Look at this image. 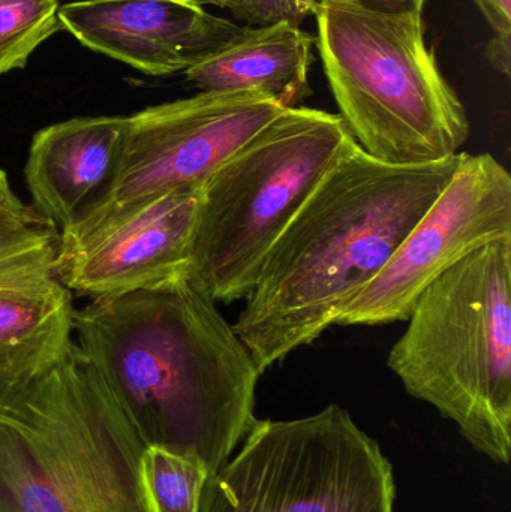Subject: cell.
<instances>
[{
  "instance_id": "obj_10",
  "label": "cell",
  "mask_w": 511,
  "mask_h": 512,
  "mask_svg": "<svg viewBox=\"0 0 511 512\" xmlns=\"http://www.w3.org/2000/svg\"><path fill=\"white\" fill-rule=\"evenodd\" d=\"M59 249L57 225L24 203L0 170V381L41 372L74 340Z\"/></svg>"
},
{
  "instance_id": "obj_14",
  "label": "cell",
  "mask_w": 511,
  "mask_h": 512,
  "mask_svg": "<svg viewBox=\"0 0 511 512\" xmlns=\"http://www.w3.org/2000/svg\"><path fill=\"white\" fill-rule=\"evenodd\" d=\"M315 38L291 23L240 27L215 53L183 72L200 92H255L284 108L311 95L309 71Z\"/></svg>"
},
{
  "instance_id": "obj_9",
  "label": "cell",
  "mask_w": 511,
  "mask_h": 512,
  "mask_svg": "<svg viewBox=\"0 0 511 512\" xmlns=\"http://www.w3.org/2000/svg\"><path fill=\"white\" fill-rule=\"evenodd\" d=\"M511 239V177L492 155L465 153L461 167L378 276L336 325L407 321L420 295L489 243Z\"/></svg>"
},
{
  "instance_id": "obj_3",
  "label": "cell",
  "mask_w": 511,
  "mask_h": 512,
  "mask_svg": "<svg viewBox=\"0 0 511 512\" xmlns=\"http://www.w3.org/2000/svg\"><path fill=\"white\" fill-rule=\"evenodd\" d=\"M144 450L75 340L41 372L0 381V512H158Z\"/></svg>"
},
{
  "instance_id": "obj_2",
  "label": "cell",
  "mask_w": 511,
  "mask_h": 512,
  "mask_svg": "<svg viewBox=\"0 0 511 512\" xmlns=\"http://www.w3.org/2000/svg\"><path fill=\"white\" fill-rule=\"evenodd\" d=\"M464 156L395 165L356 143L333 165L270 249L233 325L261 375L336 325Z\"/></svg>"
},
{
  "instance_id": "obj_13",
  "label": "cell",
  "mask_w": 511,
  "mask_h": 512,
  "mask_svg": "<svg viewBox=\"0 0 511 512\" xmlns=\"http://www.w3.org/2000/svg\"><path fill=\"white\" fill-rule=\"evenodd\" d=\"M128 128V117L99 116L36 132L24 168L32 206L60 231L83 221L116 182Z\"/></svg>"
},
{
  "instance_id": "obj_6",
  "label": "cell",
  "mask_w": 511,
  "mask_h": 512,
  "mask_svg": "<svg viewBox=\"0 0 511 512\" xmlns=\"http://www.w3.org/2000/svg\"><path fill=\"white\" fill-rule=\"evenodd\" d=\"M356 144L339 114L285 108L201 188L188 280L215 303L245 300L264 259Z\"/></svg>"
},
{
  "instance_id": "obj_15",
  "label": "cell",
  "mask_w": 511,
  "mask_h": 512,
  "mask_svg": "<svg viewBox=\"0 0 511 512\" xmlns=\"http://www.w3.org/2000/svg\"><path fill=\"white\" fill-rule=\"evenodd\" d=\"M147 492L158 512H198L210 471L194 454L150 445L143 454Z\"/></svg>"
},
{
  "instance_id": "obj_18",
  "label": "cell",
  "mask_w": 511,
  "mask_h": 512,
  "mask_svg": "<svg viewBox=\"0 0 511 512\" xmlns=\"http://www.w3.org/2000/svg\"><path fill=\"white\" fill-rule=\"evenodd\" d=\"M491 27V38L486 47L491 65L501 74L510 75L511 69V0H473Z\"/></svg>"
},
{
  "instance_id": "obj_16",
  "label": "cell",
  "mask_w": 511,
  "mask_h": 512,
  "mask_svg": "<svg viewBox=\"0 0 511 512\" xmlns=\"http://www.w3.org/2000/svg\"><path fill=\"white\" fill-rule=\"evenodd\" d=\"M59 0H0V75L27 65L30 54L62 29Z\"/></svg>"
},
{
  "instance_id": "obj_17",
  "label": "cell",
  "mask_w": 511,
  "mask_h": 512,
  "mask_svg": "<svg viewBox=\"0 0 511 512\" xmlns=\"http://www.w3.org/2000/svg\"><path fill=\"white\" fill-rule=\"evenodd\" d=\"M197 5L227 9L245 26H272L291 23L300 26L305 18L314 15L320 0H192Z\"/></svg>"
},
{
  "instance_id": "obj_4",
  "label": "cell",
  "mask_w": 511,
  "mask_h": 512,
  "mask_svg": "<svg viewBox=\"0 0 511 512\" xmlns=\"http://www.w3.org/2000/svg\"><path fill=\"white\" fill-rule=\"evenodd\" d=\"M387 366L465 441L511 457V239L473 252L425 289Z\"/></svg>"
},
{
  "instance_id": "obj_19",
  "label": "cell",
  "mask_w": 511,
  "mask_h": 512,
  "mask_svg": "<svg viewBox=\"0 0 511 512\" xmlns=\"http://www.w3.org/2000/svg\"><path fill=\"white\" fill-rule=\"evenodd\" d=\"M321 2V0H320ZM357 3L371 11L386 12V14H422L426 0H348Z\"/></svg>"
},
{
  "instance_id": "obj_8",
  "label": "cell",
  "mask_w": 511,
  "mask_h": 512,
  "mask_svg": "<svg viewBox=\"0 0 511 512\" xmlns=\"http://www.w3.org/2000/svg\"><path fill=\"white\" fill-rule=\"evenodd\" d=\"M285 108L270 96L200 92L128 117L116 182L89 216L63 236H77L111 216L180 188L201 186Z\"/></svg>"
},
{
  "instance_id": "obj_5",
  "label": "cell",
  "mask_w": 511,
  "mask_h": 512,
  "mask_svg": "<svg viewBox=\"0 0 511 512\" xmlns=\"http://www.w3.org/2000/svg\"><path fill=\"white\" fill-rule=\"evenodd\" d=\"M314 15L315 44L339 117L362 150L395 165L458 155L470 120L426 44L422 14L321 0Z\"/></svg>"
},
{
  "instance_id": "obj_1",
  "label": "cell",
  "mask_w": 511,
  "mask_h": 512,
  "mask_svg": "<svg viewBox=\"0 0 511 512\" xmlns=\"http://www.w3.org/2000/svg\"><path fill=\"white\" fill-rule=\"evenodd\" d=\"M74 336L146 447L194 454L215 474L257 421L260 370L188 279L95 298L75 310Z\"/></svg>"
},
{
  "instance_id": "obj_7",
  "label": "cell",
  "mask_w": 511,
  "mask_h": 512,
  "mask_svg": "<svg viewBox=\"0 0 511 512\" xmlns=\"http://www.w3.org/2000/svg\"><path fill=\"white\" fill-rule=\"evenodd\" d=\"M239 447L198 512H395L392 463L341 406L257 420Z\"/></svg>"
},
{
  "instance_id": "obj_11",
  "label": "cell",
  "mask_w": 511,
  "mask_h": 512,
  "mask_svg": "<svg viewBox=\"0 0 511 512\" xmlns=\"http://www.w3.org/2000/svg\"><path fill=\"white\" fill-rule=\"evenodd\" d=\"M201 188L159 195L77 236L60 234L63 285L95 300L188 279Z\"/></svg>"
},
{
  "instance_id": "obj_12",
  "label": "cell",
  "mask_w": 511,
  "mask_h": 512,
  "mask_svg": "<svg viewBox=\"0 0 511 512\" xmlns=\"http://www.w3.org/2000/svg\"><path fill=\"white\" fill-rule=\"evenodd\" d=\"M57 17L84 47L152 77L188 71L242 27L192 0H81Z\"/></svg>"
}]
</instances>
